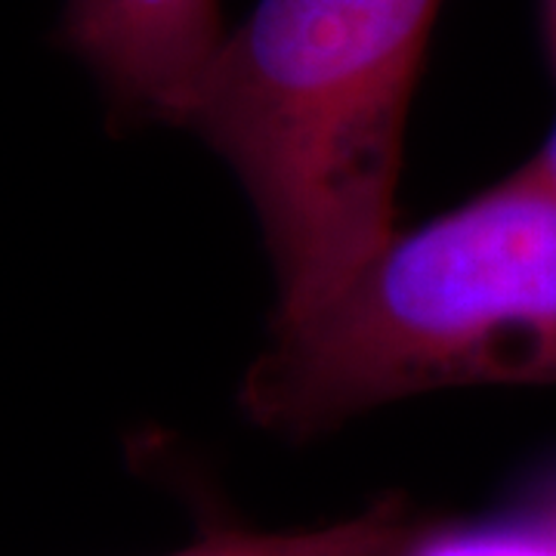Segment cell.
I'll return each mask as SVG.
<instances>
[{
    "mask_svg": "<svg viewBox=\"0 0 556 556\" xmlns=\"http://www.w3.org/2000/svg\"><path fill=\"white\" fill-rule=\"evenodd\" d=\"M412 535H415V532H412ZM405 544H408V541H405ZM405 544H402V547H399L396 554H390V556H402V551H405Z\"/></svg>",
    "mask_w": 556,
    "mask_h": 556,
    "instance_id": "ba28073f",
    "label": "cell"
},
{
    "mask_svg": "<svg viewBox=\"0 0 556 556\" xmlns=\"http://www.w3.org/2000/svg\"><path fill=\"white\" fill-rule=\"evenodd\" d=\"M412 538L399 507L309 532H219L170 556H390Z\"/></svg>",
    "mask_w": 556,
    "mask_h": 556,
    "instance_id": "277c9868",
    "label": "cell"
},
{
    "mask_svg": "<svg viewBox=\"0 0 556 556\" xmlns=\"http://www.w3.org/2000/svg\"><path fill=\"white\" fill-rule=\"evenodd\" d=\"M541 20H544V47H547V60L551 68L556 72V0H544L541 3Z\"/></svg>",
    "mask_w": 556,
    "mask_h": 556,
    "instance_id": "52a82bcc",
    "label": "cell"
},
{
    "mask_svg": "<svg viewBox=\"0 0 556 556\" xmlns=\"http://www.w3.org/2000/svg\"><path fill=\"white\" fill-rule=\"evenodd\" d=\"M226 31L219 0H65L60 40L124 124L186 127Z\"/></svg>",
    "mask_w": 556,
    "mask_h": 556,
    "instance_id": "3957f363",
    "label": "cell"
},
{
    "mask_svg": "<svg viewBox=\"0 0 556 556\" xmlns=\"http://www.w3.org/2000/svg\"><path fill=\"white\" fill-rule=\"evenodd\" d=\"M445 0H257L201 80L195 130L244 186L276 316L340 291L396 232L405 124Z\"/></svg>",
    "mask_w": 556,
    "mask_h": 556,
    "instance_id": "6da1fadb",
    "label": "cell"
},
{
    "mask_svg": "<svg viewBox=\"0 0 556 556\" xmlns=\"http://www.w3.org/2000/svg\"><path fill=\"white\" fill-rule=\"evenodd\" d=\"M402 556H556V495L517 517L412 535Z\"/></svg>",
    "mask_w": 556,
    "mask_h": 556,
    "instance_id": "5b68a950",
    "label": "cell"
},
{
    "mask_svg": "<svg viewBox=\"0 0 556 556\" xmlns=\"http://www.w3.org/2000/svg\"><path fill=\"white\" fill-rule=\"evenodd\" d=\"M556 383V195L514 170L393 232L316 309L273 321L241 380L254 424L306 437L448 387Z\"/></svg>",
    "mask_w": 556,
    "mask_h": 556,
    "instance_id": "7a4b0ae2",
    "label": "cell"
},
{
    "mask_svg": "<svg viewBox=\"0 0 556 556\" xmlns=\"http://www.w3.org/2000/svg\"><path fill=\"white\" fill-rule=\"evenodd\" d=\"M517 170L526 174L529 179H535L538 186L551 189L556 195V124L554 130H551V137L544 139V146L522 167H517Z\"/></svg>",
    "mask_w": 556,
    "mask_h": 556,
    "instance_id": "8992f818",
    "label": "cell"
}]
</instances>
